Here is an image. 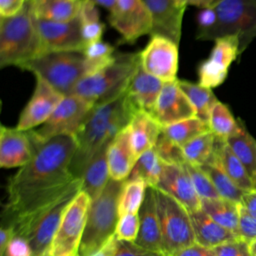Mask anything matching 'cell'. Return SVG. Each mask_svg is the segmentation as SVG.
Here are the masks:
<instances>
[{
	"label": "cell",
	"mask_w": 256,
	"mask_h": 256,
	"mask_svg": "<svg viewBox=\"0 0 256 256\" xmlns=\"http://www.w3.org/2000/svg\"><path fill=\"white\" fill-rule=\"evenodd\" d=\"M208 131H210L208 123L195 116L162 127L161 134L181 147L195 137Z\"/></svg>",
	"instance_id": "cell-34"
},
{
	"label": "cell",
	"mask_w": 256,
	"mask_h": 256,
	"mask_svg": "<svg viewBox=\"0 0 256 256\" xmlns=\"http://www.w3.org/2000/svg\"><path fill=\"white\" fill-rule=\"evenodd\" d=\"M154 149L164 163L182 165L186 162L182 152V148L167 139L162 134H160L154 146Z\"/></svg>",
	"instance_id": "cell-41"
},
{
	"label": "cell",
	"mask_w": 256,
	"mask_h": 256,
	"mask_svg": "<svg viewBox=\"0 0 256 256\" xmlns=\"http://www.w3.org/2000/svg\"><path fill=\"white\" fill-rule=\"evenodd\" d=\"M238 236L249 243L256 240V217L249 214L241 205Z\"/></svg>",
	"instance_id": "cell-45"
},
{
	"label": "cell",
	"mask_w": 256,
	"mask_h": 256,
	"mask_svg": "<svg viewBox=\"0 0 256 256\" xmlns=\"http://www.w3.org/2000/svg\"><path fill=\"white\" fill-rule=\"evenodd\" d=\"M156 189L171 196L189 212L201 208V199L195 191L185 166L163 162V169Z\"/></svg>",
	"instance_id": "cell-17"
},
{
	"label": "cell",
	"mask_w": 256,
	"mask_h": 256,
	"mask_svg": "<svg viewBox=\"0 0 256 256\" xmlns=\"http://www.w3.org/2000/svg\"><path fill=\"white\" fill-rule=\"evenodd\" d=\"M173 256H215V253L212 248L202 246L195 242L192 245L179 250Z\"/></svg>",
	"instance_id": "cell-47"
},
{
	"label": "cell",
	"mask_w": 256,
	"mask_h": 256,
	"mask_svg": "<svg viewBox=\"0 0 256 256\" xmlns=\"http://www.w3.org/2000/svg\"><path fill=\"white\" fill-rule=\"evenodd\" d=\"M199 167L208 175L221 198L240 204L245 191L240 189L229 178V176L215 161V156L211 162L203 164Z\"/></svg>",
	"instance_id": "cell-36"
},
{
	"label": "cell",
	"mask_w": 256,
	"mask_h": 256,
	"mask_svg": "<svg viewBox=\"0 0 256 256\" xmlns=\"http://www.w3.org/2000/svg\"><path fill=\"white\" fill-rule=\"evenodd\" d=\"M19 69L42 78L63 96L72 95L76 85L86 76L83 51L44 53Z\"/></svg>",
	"instance_id": "cell-7"
},
{
	"label": "cell",
	"mask_w": 256,
	"mask_h": 256,
	"mask_svg": "<svg viewBox=\"0 0 256 256\" xmlns=\"http://www.w3.org/2000/svg\"><path fill=\"white\" fill-rule=\"evenodd\" d=\"M157 210L162 235V252L173 256L179 250L195 243L189 211L171 196L155 188Z\"/></svg>",
	"instance_id": "cell-9"
},
{
	"label": "cell",
	"mask_w": 256,
	"mask_h": 256,
	"mask_svg": "<svg viewBox=\"0 0 256 256\" xmlns=\"http://www.w3.org/2000/svg\"><path fill=\"white\" fill-rule=\"evenodd\" d=\"M34 146L30 131L1 125L0 166L14 168L24 166L32 157Z\"/></svg>",
	"instance_id": "cell-20"
},
{
	"label": "cell",
	"mask_w": 256,
	"mask_h": 256,
	"mask_svg": "<svg viewBox=\"0 0 256 256\" xmlns=\"http://www.w3.org/2000/svg\"><path fill=\"white\" fill-rule=\"evenodd\" d=\"M42 54L33 0H26L16 15L0 17V68H20Z\"/></svg>",
	"instance_id": "cell-4"
},
{
	"label": "cell",
	"mask_w": 256,
	"mask_h": 256,
	"mask_svg": "<svg viewBox=\"0 0 256 256\" xmlns=\"http://www.w3.org/2000/svg\"><path fill=\"white\" fill-rule=\"evenodd\" d=\"M81 178H76L57 198L47 205L13 222H2V224L10 225L15 236L22 237L28 242L32 256H43L50 252L51 244L62 218L71 202L81 191Z\"/></svg>",
	"instance_id": "cell-3"
},
{
	"label": "cell",
	"mask_w": 256,
	"mask_h": 256,
	"mask_svg": "<svg viewBox=\"0 0 256 256\" xmlns=\"http://www.w3.org/2000/svg\"><path fill=\"white\" fill-rule=\"evenodd\" d=\"M214 9V26L198 40H215L226 35H236L241 55L256 37V0H221Z\"/></svg>",
	"instance_id": "cell-8"
},
{
	"label": "cell",
	"mask_w": 256,
	"mask_h": 256,
	"mask_svg": "<svg viewBox=\"0 0 256 256\" xmlns=\"http://www.w3.org/2000/svg\"><path fill=\"white\" fill-rule=\"evenodd\" d=\"M3 256H32L28 242L19 236H14L9 242Z\"/></svg>",
	"instance_id": "cell-46"
},
{
	"label": "cell",
	"mask_w": 256,
	"mask_h": 256,
	"mask_svg": "<svg viewBox=\"0 0 256 256\" xmlns=\"http://www.w3.org/2000/svg\"><path fill=\"white\" fill-rule=\"evenodd\" d=\"M116 249V237L115 235L96 253L91 256H114Z\"/></svg>",
	"instance_id": "cell-52"
},
{
	"label": "cell",
	"mask_w": 256,
	"mask_h": 256,
	"mask_svg": "<svg viewBox=\"0 0 256 256\" xmlns=\"http://www.w3.org/2000/svg\"><path fill=\"white\" fill-rule=\"evenodd\" d=\"M242 122L241 119L234 117L226 104L218 101L210 112L208 125L210 131L217 138L227 140L240 131Z\"/></svg>",
	"instance_id": "cell-31"
},
{
	"label": "cell",
	"mask_w": 256,
	"mask_h": 256,
	"mask_svg": "<svg viewBox=\"0 0 256 256\" xmlns=\"http://www.w3.org/2000/svg\"><path fill=\"white\" fill-rule=\"evenodd\" d=\"M29 131L34 152L9 180L3 223L13 222L47 205L76 179L70 171L77 147L76 137L59 135L42 141L33 129Z\"/></svg>",
	"instance_id": "cell-1"
},
{
	"label": "cell",
	"mask_w": 256,
	"mask_h": 256,
	"mask_svg": "<svg viewBox=\"0 0 256 256\" xmlns=\"http://www.w3.org/2000/svg\"><path fill=\"white\" fill-rule=\"evenodd\" d=\"M43 256H52V255H51V253H50V252H48V253H46V254H45V255H43Z\"/></svg>",
	"instance_id": "cell-56"
},
{
	"label": "cell",
	"mask_w": 256,
	"mask_h": 256,
	"mask_svg": "<svg viewBox=\"0 0 256 256\" xmlns=\"http://www.w3.org/2000/svg\"><path fill=\"white\" fill-rule=\"evenodd\" d=\"M147 187L146 183L141 179L125 180L119 197V216L139 212Z\"/></svg>",
	"instance_id": "cell-39"
},
{
	"label": "cell",
	"mask_w": 256,
	"mask_h": 256,
	"mask_svg": "<svg viewBox=\"0 0 256 256\" xmlns=\"http://www.w3.org/2000/svg\"><path fill=\"white\" fill-rule=\"evenodd\" d=\"M137 159L132 147L130 132L126 126L113 138L108 147L107 160L110 178L126 180Z\"/></svg>",
	"instance_id": "cell-23"
},
{
	"label": "cell",
	"mask_w": 256,
	"mask_h": 256,
	"mask_svg": "<svg viewBox=\"0 0 256 256\" xmlns=\"http://www.w3.org/2000/svg\"><path fill=\"white\" fill-rule=\"evenodd\" d=\"M110 143L103 146L97 152L87 165L81 177V191L85 192L91 200L100 195L110 179L107 160V151Z\"/></svg>",
	"instance_id": "cell-26"
},
{
	"label": "cell",
	"mask_w": 256,
	"mask_h": 256,
	"mask_svg": "<svg viewBox=\"0 0 256 256\" xmlns=\"http://www.w3.org/2000/svg\"><path fill=\"white\" fill-rule=\"evenodd\" d=\"M92 3H94L96 6H101L106 8L107 10L111 11L113 9V7L115 6L117 0H88Z\"/></svg>",
	"instance_id": "cell-53"
},
{
	"label": "cell",
	"mask_w": 256,
	"mask_h": 256,
	"mask_svg": "<svg viewBox=\"0 0 256 256\" xmlns=\"http://www.w3.org/2000/svg\"><path fill=\"white\" fill-rule=\"evenodd\" d=\"M178 83L190 103L196 110V117L208 123L213 106L219 101L211 88L188 80H179Z\"/></svg>",
	"instance_id": "cell-30"
},
{
	"label": "cell",
	"mask_w": 256,
	"mask_h": 256,
	"mask_svg": "<svg viewBox=\"0 0 256 256\" xmlns=\"http://www.w3.org/2000/svg\"><path fill=\"white\" fill-rule=\"evenodd\" d=\"M139 233L136 243L140 246L159 253L162 252V235L157 210L155 188L147 187L143 203L138 212Z\"/></svg>",
	"instance_id": "cell-21"
},
{
	"label": "cell",
	"mask_w": 256,
	"mask_h": 256,
	"mask_svg": "<svg viewBox=\"0 0 256 256\" xmlns=\"http://www.w3.org/2000/svg\"><path fill=\"white\" fill-rule=\"evenodd\" d=\"M253 187H254V190H256V174L253 178Z\"/></svg>",
	"instance_id": "cell-55"
},
{
	"label": "cell",
	"mask_w": 256,
	"mask_h": 256,
	"mask_svg": "<svg viewBox=\"0 0 256 256\" xmlns=\"http://www.w3.org/2000/svg\"><path fill=\"white\" fill-rule=\"evenodd\" d=\"M215 256H252L250 243L242 238H235L212 248Z\"/></svg>",
	"instance_id": "cell-43"
},
{
	"label": "cell",
	"mask_w": 256,
	"mask_h": 256,
	"mask_svg": "<svg viewBox=\"0 0 256 256\" xmlns=\"http://www.w3.org/2000/svg\"><path fill=\"white\" fill-rule=\"evenodd\" d=\"M114 256H165L163 253L146 249L136 242L119 240L116 238Z\"/></svg>",
	"instance_id": "cell-44"
},
{
	"label": "cell",
	"mask_w": 256,
	"mask_h": 256,
	"mask_svg": "<svg viewBox=\"0 0 256 256\" xmlns=\"http://www.w3.org/2000/svg\"><path fill=\"white\" fill-rule=\"evenodd\" d=\"M250 248H251V254L252 256H256V240L250 243Z\"/></svg>",
	"instance_id": "cell-54"
},
{
	"label": "cell",
	"mask_w": 256,
	"mask_h": 256,
	"mask_svg": "<svg viewBox=\"0 0 256 256\" xmlns=\"http://www.w3.org/2000/svg\"><path fill=\"white\" fill-rule=\"evenodd\" d=\"M108 22L121 35V42L129 44L150 35L153 27L151 15L142 0H117L109 11Z\"/></svg>",
	"instance_id": "cell-13"
},
{
	"label": "cell",
	"mask_w": 256,
	"mask_h": 256,
	"mask_svg": "<svg viewBox=\"0 0 256 256\" xmlns=\"http://www.w3.org/2000/svg\"><path fill=\"white\" fill-rule=\"evenodd\" d=\"M201 209L215 222L234 232L238 236L240 218L239 203L224 198L201 199Z\"/></svg>",
	"instance_id": "cell-29"
},
{
	"label": "cell",
	"mask_w": 256,
	"mask_h": 256,
	"mask_svg": "<svg viewBox=\"0 0 256 256\" xmlns=\"http://www.w3.org/2000/svg\"><path fill=\"white\" fill-rule=\"evenodd\" d=\"M153 22L151 35L166 37L179 45L186 6L179 0H142Z\"/></svg>",
	"instance_id": "cell-18"
},
{
	"label": "cell",
	"mask_w": 256,
	"mask_h": 256,
	"mask_svg": "<svg viewBox=\"0 0 256 256\" xmlns=\"http://www.w3.org/2000/svg\"><path fill=\"white\" fill-rule=\"evenodd\" d=\"M215 161L229 176V178L243 191L254 189L253 180L238 157L231 150L225 140L216 137Z\"/></svg>",
	"instance_id": "cell-27"
},
{
	"label": "cell",
	"mask_w": 256,
	"mask_h": 256,
	"mask_svg": "<svg viewBox=\"0 0 256 256\" xmlns=\"http://www.w3.org/2000/svg\"><path fill=\"white\" fill-rule=\"evenodd\" d=\"M163 85V81L148 74L140 65L126 91L136 112L142 111L153 115Z\"/></svg>",
	"instance_id": "cell-22"
},
{
	"label": "cell",
	"mask_w": 256,
	"mask_h": 256,
	"mask_svg": "<svg viewBox=\"0 0 256 256\" xmlns=\"http://www.w3.org/2000/svg\"><path fill=\"white\" fill-rule=\"evenodd\" d=\"M37 24L43 54L61 51H83L86 47L79 15L67 22H52L37 18Z\"/></svg>",
	"instance_id": "cell-15"
},
{
	"label": "cell",
	"mask_w": 256,
	"mask_h": 256,
	"mask_svg": "<svg viewBox=\"0 0 256 256\" xmlns=\"http://www.w3.org/2000/svg\"><path fill=\"white\" fill-rule=\"evenodd\" d=\"M35 78L34 91L22 109L16 124V128L23 131H29L43 125L65 97L42 78L38 76Z\"/></svg>",
	"instance_id": "cell-16"
},
{
	"label": "cell",
	"mask_w": 256,
	"mask_h": 256,
	"mask_svg": "<svg viewBox=\"0 0 256 256\" xmlns=\"http://www.w3.org/2000/svg\"><path fill=\"white\" fill-rule=\"evenodd\" d=\"M135 112L126 92L114 100L93 106L75 135L77 147L70 166L74 178L82 177L92 158L129 124Z\"/></svg>",
	"instance_id": "cell-2"
},
{
	"label": "cell",
	"mask_w": 256,
	"mask_h": 256,
	"mask_svg": "<svg viewBox=\"0 0 256 256\" xmlns=\"http://www.w3.org/2000/svg\"><path fill=\"white\" fill-rule=\"evenodd\" d=\"M85 56L86 76L94 74L109 65L115 58V48L108 42L99 40L83 50Z\"/></svg>",
	"instance_id": "cell-38"
},
{
	"label": "cell",
	"mask_w": 256,
	"mask_h": 256,
	"mask_svg": "<svg viewBox=\"0 0 256 256\" xmlns=\"http://www.w3.org/2000/svg\"><path fill=\"white\" fill-rule=\"evenodd\" d=\"M91 198L83 191L71 202L51 244L52 256H78Z\"/></svg>",
	"instance_id": "cell-10"
},
{
	"label": "cell",
	"mask_w": 256,
	"mask_h": 256,
	"mask_svg": "<svg viewBox=\"0 0 256 256\" xmlns=\"http://www.w3.org/2000/svg\"><path fill=\"white\" fill-rule=\"evenodd\" d=\"M127 127L137 158L144 152L154 148L162 130V126L153 115L142 111L135 112Z\"/></svg>",
	"instance_id": "cell-24"
},
{
	"label": "cell",
	"mask_w": 256,
	"mask_h": 256,
	"mask_svg": "<svg viewBox=\"0 0 256 256\" xmlns=\"http://www.w3.org/2000/svg\"><path fill=\"white\" fill-rule=\"evenodd\" d=\"M125 180L109 179L95 199L91 200L78 256H91L114 235L119 220V197Z\"/></svg>",
	"instance_id": "cell-6"
},
{
	"label": "cell",
	"mask_w": 256,
	"mask_h": 256,
	"mask_svg": "<svg viewBox=\"0 0 256 256\" xmlns=\"http://www.w3.org/2000/svg\"><path fill=\"white\" fill-rule=\"evenodd\" d=\"M239 55L238 36L226 35L215 39L209 56L198 65V83L211 89L220 86L226 80L231 64Z\"/></svg>",
	"instance_id": "cell-12"
},
{
	"label": "cell",
	"mask_w": 256,
	"mask_h": 256,
	"mask_svg": "<svg viewBox=\"0 0 256 256\" xmlns=\"http://www.w3.org/2000/svg\"><path fill=\"white\" fill-rule=\"evenodd\" d=\"M93 106L76 95L65 96L48 120L40 128L33 129V132L42 141L59 135L75 136Z\"/></svg>",
	"instance_id": "cell-11"
},
{
	"label": "cell",
	"mask_w": 256,
	"mask_h": 256,
	"mask_svg": "<svg viewBox=\"0 0 256 256\" xmlns=\"http://www.w3.org/2000/svg\"><path fill=\"white\" fill-rule=\"evenodd\" d=\"M225 141L253 180L256 174V139L249 133L244 122H242L240 131Z\"/></svg>",
	"instance_id": "cell-32"
},
{
	"label": "cell",
	"mask_w": 256,
	"mask_h": 256,
	"mask_svg": "<svg viewBox=\"0 0 256 256\" xmlns=\"http://www.w3.org/2000/svg\"><path fill=\"white\" fill-rule=\"evenodd\" d=\"M189 213L196 243L214 248L224 242L239 238L234 232L215 222L201 208Z\"/></svg>",
	"instance_id": "cell-25"
},
{
	"label": "cell",
	"mask_w": 256,
	"mask_h": 256,
	"mask_svg": "<svg viewBox=\"0 0 256 256\" xmlns=\"http://www.w3.org/2000/svg\"><path fill=\"white\" fill-rule=\"evenodd\" d=\"M215 147L216 136L211 131L203 133L181 146L186 162L196 166L211 162L215 156Z\"/></svg>",
	"instance_id": "cell-33"
},
{
	"label": "cell",
	"mask_w": 256,
	"mask_h": 256,
	"mask_svg": "<svg viewBox=\"0 0 256 256\" xmlns=\"http://www.w3.org/2000/svg\"><path fill=\"white\" fill-rule=\"evenodd\" d=\"M140 66V52H117L114 60L98 72L85 76L76 85V95L93 105L123 95Z\"/></svg>",
	"instance_id": "cell-5"
},
{
	"label": "cell",
	"mask_w": 256,
	"mask_h": 256,
	"mask_svg": "<svg viewBox=\"0 0 256 256\" xmlns=\"http://www.w3.org/2000/svg\"><path fill=\"white\" fill-rule=\"evenodd\" d=\"M240 205L252 216L256 217V190H251L248 192H245Z\"/></svg>",
	"instance_id": "cell-49"
},
{
	"label": "cell",
	"mask_w": 256,
	"mask_h": 256,
	"mask_svg": "<svg viewBox=\"0 0 256 256\" xmlns=\"http://www.w3.org/2000/svg\"><path fill=\"white\" fill-rule=\"evenodd\" d=\"M79 17L81 20L82 35L86 46L102 40L105 25L101 22L97 6L88 0H83Z\"/></svg>",
	"instance_id": "cell-37"
},
{
	"label": "cell",
	"mask_w": 256,
	"mask_h": 256,
	"mask_svg": "<svg viewBox=\"0 0 256 256\" xmlns=\"http://www.w3.org/2000/svg\"><path fill=\"white\" fill-rule=\"evenodd\" d=\"M185 6H195L200 9L213 7L221 0H179Z\"/></svg>",
	"instance_id": "cell-51"
},
{
	"label": "cell",
	"mask_w": 256,
	"mask_h": 256,
	"mask_svg": "<svg viewBox=\"0 0 256 256\" xmlns=\"http://www.w3.org/2000/svg\"><path fill=\"white\" fill-rule=\"evenodd\" d=\"M183 165L187 169L195 191L200 199L221 198L208 175L199 166L193 165L188 162H185Z\"/></svg>",
	"instance_id": "cell-40"
},
{
	"label": "cell",
	"mask_w": 256,
	"mask_h": 256,
	"mask_svg": "<svg viewBox=\"0 0 256 256\" xmlns=\"http://www.w3.org/2000/svg\"><path fill=\"white\" fill-rule=\"evenodd\" d=\"M163 169V161L154 148L140 155L126 180L141 179L148 187L155 188Z\"/></svg>",
	"instance_id": "cell-35"
},
{
	"label": "cell",
	"mask_w": 256,
	"mask_h": 256,
	"mask_svg": "<svg viewBox=\"0 0 256 256\" xmlns=\"http://www.w3.org/2000/svg\"><path fill=\"white\" fill-rule=\"evenodd\" d=\"M153 116L162 127L196 116V110L180 88L178 79L164 83Z\"/></svg>",
	"instance_id": "cell-19"
},
{
	"label": "cell",
	"mask_w": 256,
	"mask_h": 256,
	"mask_svg": "<svg viewBox=\"0 0 256 256\" xmlns=\"http://www.w3.org/2000/svg\"><path fill=\"white\" fill-rule=\"evenodd\" d=\"M83 0H33L38 19L52 22H67L76 18Z\"/></svg>",
	"instance_id": "cell-28"
},
{
	"label": "cell",
	"mask_w": 256,
	"mask_h": 256,
	"mask_svg": "<svg viewBox=\"0 0 256 256\" xmlns=\"http://www.w3.org/2000/svg\"><path fill=\"white\" fill-rule=\"evenodd\" d=\"M139 215L138 213H127L119 216L115 237L119 240L135 242L139 233Z\"/></svg>",
	"instance_id": "cell-42"
},
{
	"label": "cell",
	"mask_w": 256,
	"mask_h": 256,
	"mask_svg": "<svg viewBox=\"0 0 256 256\" xmlns=\"http://www.w3.org/2000/svg\"><path fill=\"white\" fill-rule=\"evenodd\" d=\"M14 236L15 234L13 228L10 225L2 224L0 230V256L4 255L9 242Z\"/></svg>",
	"instance_id": "cell-50"
},
{
	"label": "cell",
	"mask_w": 256,
	"mask_h": 256,
	"mask_svg": "<svg viewBox=\"0 0 256 256\" xmlns=\"http://www.w3.org/2000/svg\"><path fill=\"white\" fill-rule=\"evenodd\" d=\"M178 61V44L160 35H151L145 48L140 51L141 67L164 83L177 80Z\"/></svg>",
	"instance_id": "cell-14"
},
{
	"label": "cell",
	"mask_w": 256,
	"mask_h": 256,
	"mask_svg": "<svg viewBox=\"0 0 256 256\" xmlns=\"http://www.w3.org/2000/svg\"><path fill=\"white\" fill-rule=\"evenodd\" d=\"M26 0H0L1 17L16 15L23 8Z\"/></svg>",
	"instance_id": "cell-48"
}]
</instances>
